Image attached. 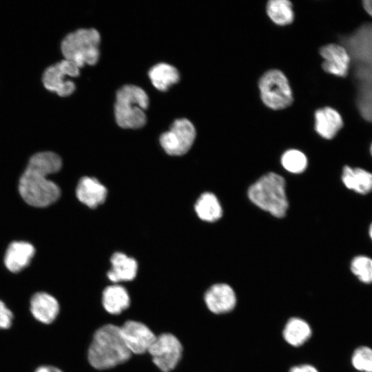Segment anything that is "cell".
Returning <instances> with one entry per match:
<instances>
[{"label": "cell", "mask_w": 372, "mask_h": 372, "mask_svg": "<svg viewBox=\"0 0 372 372\" xmlns=\"http://www.w3.org/2000/svg\"><path fill=\"white\" fill-rule=\"evenodd\" d=\"M61 165L60 156L54 152L34 154L19 179V192L22 198L37 207H47L54 203L60 196V189L47 177L59 171Z\"/></svg>", "instance_id": "6da1fadb"}, {"label": "cell", "mask_w": 372, "mask_h": 372, "mask_svg": "<svg viewBox=\"0 0 372 372\" xmlns=\"http://www.w3.org/2000/svg\"><path fill=\"white\" fill-rule=\"evenodd\" d=\"M132 353L127 348L120 327L107 324L94 332L87 351V360L94 369L104 370L127 361Z\"/></svg>", "instance_id": "7a4b0ae2"}, {"label": "cell", "mask_w": 372, "mask_h": 372, "mask_svg": "<svg viewBox=\"0 0 372 372\" xmlns=\"http://www.w3.org/2000/svg\"><path fill=\"white\" fill-rule=\"evenodd\" d=\"M248 196L254 204L276 218L286 214L285 180L278 174L269 172L260 177L249 188Z\"/></svg>", "instance_id": "3957f363"}, {"label": "cell", "mask_w": 372, "mask_h": 372, "mask_svg": "<svg viewBox=\"0 0 372 372\" xmlns=\"http://www.w3.org/2000/svg\"><path fill=\"white\" fill-rule=\"evenodd\" d=\"M149 98L140 87L125 85L116 92L114 115L117 124L125 129H138L146 123L145 110Z\"/></svg>", "instance_id": "277c9868"}, {"label": "cell", "mask_w": 372, "mask_h": 372, "mask_svg": "<svg viewBox=\"0 0 372 372\" xmlns=\"http://www.w3.org/2000/svg\"><path fill=\"white\" fill-rule=\"evenodd\" d=\"M99 32L94 28H81L69 33L61 42V52L65 59L79 68L93 65L99 58Z\"/></svg>", "instance_id": "5b68a950"}, {"label": "cell", "mask_w": 372, "mask_h": 372, "mask_svg": "<svg viewBox=\"0 0 372 372\" xmlns=\"http://www.w3.org/2000/svg\"><path fill=\"white\" fill-rule=\"evenodd\" d=\"M258 87L263 103L274 110H282L293 102V92L288 79L279 70L265 72L259 79Z\"/></svg>", "instance_id": "8992f818"}, {"label": "cell", "mask_w": 372, "mask_h": 372, "mask_svg": "<svg viewBox=\"0 0 372 372\" xmlns=\"http://www.w3.org/2000/svg\"><path fill=\"white\" fill-rule=\"evenodd\" d=\"M148 353L153 363L162 372H169L180 360L183 346L176 336L170 333H163L156 337Z\"/></svg>", "instance_id": "52a82bcc"}, {"label": "cell", "mask_w": 372, "mask_h": 372, "mask_svg": "<svg viewBox=\"0 0 372 372\" xmlns=\"http://www.w3.org/2000/svg\"><path fill=\"white\" fill-rule=\"evenodd\" d=\"M196 129L187 118L176 119L169 130L160 136V143L165 152L171 156H181L192 147L195 138Z\"/></svg>", "instance_id": "ba28073f"}, {"label": "cell", "mask_w": 372, "mask_h": 372, "mask_svg": "<svg viewBox=\"0 0 372 372\" xmlns=\"http://www.w3.org/2000/svg\"><path fill=\"white\" fill-rule=\"evenodd\" d=\"M79 69L74 63L64 59L45 69L42 77L43 85L60 96H70L75 90L76 86L73 81L67 78L78 76Z\"/></svg>", "instance_id": "9c48e42d"}, {"label": "cell", "mask_w": 372, "mask_h": 372, "mask_svg": "<svg viewBox=\"0 0 372 372\" xmlns=\"http://www.w3.org/2000/svg\"><path fill=\"white\" fill-rule=\"evenodd\" d=\"M319 54L322 58L321 68L324 73L340 78L347 76L351 57L343 45L336 42L324 44L319 48Z\"/></svg>", "instance_id": "30bf717a"}, {"label": "cell", "mask_w": 372, "mask_h": 372, "mask_svg": "<svg viewBox=\"0 0 372 372\" xmlns=\"http://www.w3.org/2000/svg\"><path fill=\"white\" fill-rule=\"evenodd\" d=\"M120 328L127 348L136 355L148 352L156 337L146 324L136 320H127Z\"/></svg>", "instance_id": "8fae6325"}, {"label": "cell", "mask_w": 372, "mask_h": 372, "mask_svg": "<svg viewBox=\"0 0 372 372\" xmlns=\"http://www.w3.org/2000/svg\"><path fill=\"white\" fill-rule=\"evenodd\" d=\"M204 300L208 309L216 314L231 311L236 304V296L234 289L224 283L211 286L206 291Z\"/></svg>", "instance_id": "7c38bea8"}, {"label": "cell", "mask_w": 372, "mask_h": 372, "mask_svg": "<svg viewBox=\"0 0 372 372\" xmlns=\"http://www.w3.org/2000/svg\"><path fill=\"white\" fill-rule=\"evenodd\" d=\"M343 127L342 117L335 109L324 105L314 112V129L322 138L333 139Z\"/></svg>", "instance_id": "4fadbf2b"}, {"label": "cell", "mask_w": 372, "mask_h": 372, "mask_svg": "<svg viewBox=\"0 0 372 372\" xmlns=\"http://www.w3.org/2000/svg\"><path fill=\"white\" fill-rule=\"evenodd\" d=\"M30 310L37 321L49 324L53 322L59 315L60 306L54 296L46 292L40 291L32 296Z\"/></svg>", "instance_id": "5bb4252c"}, {"label": "cell", "mask_w": 372, "mask_h": 372, "mask_svg": "<svg viewBox=\"0 0 372 372\" xmlns=\"http://www.w3.org/2000/svg\"><path fill=\"white\" fill-rule=\"evenodd\" d=\"M34 252V247L29 242H12L6 251L5 265L10 271L17 273L30 264Z\"/></svg>", "instance_id": "9a60e30c"}, {"label": "cell", "mask_w": 372, "mask_h": 372, "mask_svg": "<svg viewBox=\"0 0 372 372\" xmlns=\"http://www.w3.org/2000/svg\"><path fill=\"white\" fill-rule=\"evenodd\" d=\"M107 189L96 178L83 177L79 182L76 194L77 198L90 208L102 204L107 196Z\"/></svg>", "instance_id": "2e32d148"}, {"label": "cell", "mask_w": 372, "mask_h": 372, "mask_svg": "<svg viewBox=\"0 0 372 372\" xmlns=\"http://www.w3.org/2000/svg\"><path fill=\"white\" fill-rule=\"evenodd\" d=\"M112 269L107 272L110 280L116 283L132 280L136 276L138 264L135 259L123 253L116 252L111 258Z\"/></svg>", "instance_id": "e0dca14e"}, {"label": "cell", "mask_w": 372, "mask_h": 372, "mask_svg": "<svg viewBox=\"0 0 372 372\" xmlns=\"http://www.w3.org/2000/svg\"><path fill=\"white\" fill-rule=\"evenodd\" d=\"M102 304L107 313L118 315L130 307V298L125 287L115 284L103 290Z\"/></svg>", "instance_id": "ac0fdd59"}, {"label": "cell", "mask_w": 372, "mask_h": 372, "mask_svg": "<svg viewBox=\"0 0 372 372\" xmlns=\"http://www.w3.org/2000/svg\"><path fill=\"white\" fill-rule=\"evenodd\" d=\"M342 180L346 187L357 193L365 194L372 191V174L364 169L346 165Z\"/></svg>", "instance_id": "d6986e66"}, {"label": "cell", "mask_w": 372, "mask_h": 372, "mask_svg": "<svg viewBox=\"0 0 372 372\" xmlns=\"http://www.w3.org/2000/svg\"><path fill=\"white\" fill-rule=\"evenodd\" d=\"M148 74L153 85L162 92L167 90L172 85L178 83L180 79L178 70L165 63L154 65L149 70Z\"/></svg>", "instance_id": "ffe728a7"}, {"label": "cell", "mask_w": 372, "mask_h": 372, "mask_svg": "<svg viewBox=\"0 0 372 372\" xmlns=\"http://www.w3.org/2000/svg\"><path fill=\"white\" fill-rule=\"evenodd\" d=\"M195 211L203 220L214 222L220 219L223 214L221 205L217 197L211 192L200 195L195 203Z\"/></svg>", "instance_id": "44dd1931"}, {"label": "cell", "mask_w": 372, "mask_h": 372, "mask_svg": "<svg viewBox=\"0 0 372 372\" xmlns=\"http://www.w3.org/2000/svg\"><path fill=\"white\" fill-rule=\"evenodd\" d=\"M311 335L309 324L299 318L289 319L283 329L285 341L294 347L303 344Z\"/></svg>", "instance_id": "7402d4cb"}, {"label": "cell", "mask_w": 372, "mask_h": 372, "mask_svg": "<svg viewBox=\"0 0 372 372\" xmlns=\"http://www.w3.org/2000/svg\"><path fill=\"white\" fill-rule=\"evenodd\" d=\"M266 11L269 19L278 25L291 24L294 19L293 5L288 0H270L267 2Z\"/></svg>", "instance_id": "603a6c76"}, {"label": "cell", "mask_w": 372, "mask_h": 372, "mask_svg": "<svg viewBox=\"0 0 372 372\" xmlns=\"http://www.w3.org/2000/svg\"><path fill=\"white\" fill-rule=\"evenodd\" d=\"M350 364L357 372H372V348L367 345L355 348L350 357Z\"/></svg>", "instance_id": "cb8c5ba5"}, {"label": "cell", "mask_w": 372, "mask_h": 372, "mask_svg": "<svg viewBox=\"0 0 372 372\" xmlns=\"http://www.w3.org/2000/svg\"><path fill=\"white\" fill-rule=\"evenodd\" d=\"M283 167L289 172L299 174L304 171L307 166V158L300 150H287L281 157Z\"/></svg>", "instance_id": "d4e9b609"}, {"label": "cell", "mask_w": 372, "mask_h": 372, "mask_svg": "<svg viewBox=\"0 0 372 372\" xmlns=\"http://www.w3.org/2000/svg\"><path fill=\"white\" fill-rule=\"evenodd\" d=\"M350 269L353 274L362 283L366 285L372 284V259L359 256L354 258Z\"/></svg>", "instance_id": "484cf974"}, {"label": "cell", "mask_w": 372, "mask_h": 372, "mask_svg": "<svg viewBox=\"0 0 372 372\" xmlns=\"http://www.w3.org/2000/svg\"><path fill=\"white\" fill-rule=\"evenodd\" d=\"M13 313L6 304L0 300V329H9L12 323Z\"/></svg>", "instance_id": "4316f807"}, {"label": "cell", "mask_w": 372, "mask_h": 372, "mask_svg": "<svg viewBox=\"0 0 372 372\" xmlns=\"http://www.w3.org/2000/svg\"><path fill=\"white\" fill-rule=\"evenodd\" d=\"M289 372H319L318 369L310 364H302L292 367Z\"/></svg>", "instance_id": "83f0119b"}, {"label": "cell", "mask_w": 372, "mask_h": 372, "mask_svg": "<svg viewBox=\"0 0 372 372\" xmlns=\"http://www.w3.org/2000/svg\"><path fill=\"white\" fill-rule=\"evenodd\" d=\"M35 372H63L59 368L54 366H42L39 367Z\"/></svg>", "instance_id": "f1b7e54d"}, {"label": "cell", "mask_w": 372, "mask_h": 372, "mask_svg": "<svg viewBox=\"0 0 372 372\" xmlns=\"http://www.w3.org/2000/svg\"><path fill=\"white\" fill-rule=\"evenodd\" d=\"M364 10L372 18V0H362Z\"/></svg>", "instance_id": "f546056e"}, {"label": "cell", "mask_w": 372, "mask_h": 372, "mask_svg": "<svg viewBox=\"0 0 372 372\" xmlns=\"http://www.w3.org/2000/svg\"><path fill=\"white\" fill-rule=\"evenodd\" d=\"M369 236H370V237H371V238L372 240V223H371V225L370 226V228H369Z\"/></svg>", "instance_id": "4dcf8cb0"}, {"label": "cell", "mask_w": 372, "mask_h": 372, "mask_svg": "<svg viewBox=\"0 0 372 372\" xmlns=\"http://www.w3.org/2000/svg\"><path fill=\"white\" fill-rule=\"evenodd\" d=\"M369 154H371V156H372V143L369 147Z\"/></svg>", "instance_id": "1f68e13d"}, {"label": "cell", "mask_w": 372, "mask_h": 372, "mask_svg": "<svg viewBox=\"0 0 372 372\" xmlns=\"http://www.w3.org/2000/svg\"><path fill=\"white\" fill-rule=\"evenodd\" d=\"M350 67H351V68H353L351 67V65H350ZM354 70H355V69H354ZM349 71L351 72L353 74H355L354 73L353 71V72H352V70H349ZM355 75H356V74H355ZM356 76H358V75H356ZM358 77H359V76H358ZM361 79H362V78H361ZM362 80H363V79H362ZM365 81H366V80H365ZM366 82H368V83L372 84L371 83H370V82H369V81H366Z\"/></svg>", "instance_id": "d6a6232c"}]
</instances>
